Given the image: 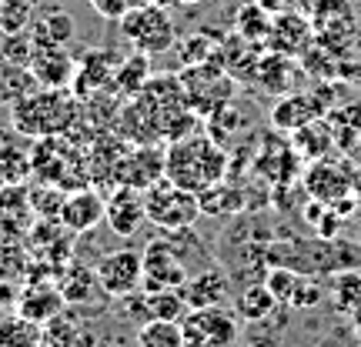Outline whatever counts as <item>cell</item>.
I'll return each mask as SVG.
<instances>
[{
	"label": "cell",
	"instance_id": "836d02e7",
	"mask_svg": "<svg viewBox=\"0 0 361 347\" xmlns=\"http://www.w3.org/2000/svg\"><path fill=\"white\" fill-rule=\"evenodd\" d=\"M40 331L44 324L13 310L7 317H0V347H40Z\"/></svg>",
	"mask_w": 361,
	"mask_h": 347
},
{
	"label": "cell",
	"instance_id": "d6a6232c",
	"mask_svg": "<svg viewBox=\"0 0 361 347\" xmlns=\"http://www.w3.org/2000/svg\"><path fill=\"white\" fill-rule=\"evenodd\" d=\"M34 87H40L30 67H20V64H11L4 53H0V107H11L17 97L30 94Z\"/></svg>",
	"mask_w": 361,
	"mask_h": 347
},
{
	"label": "cell",
	"instance_id": "1f68e13d",
	"mask_svg": "<svg viewBox=\"0 0 361 347\" xmlns=\"http://www.w3.org/2000/svg\"><path fill=\"white\" fill-rule=\"evenodd\" d=\"M331 304H335L338 314L348 317L351 310L361 308V267H341L335 270V281H331Z\"/></svg>",
	"mask_w": 361,
	"mask_h": 347
},
{
	"label": "cell",
	"instance_id": "52a82bcc",
	"mask_svg": "<svg viewBox=\"0 0 361 347\" xmlns=\"http://www.w3.org/2000/svg\"><path fill=\"white\" fill-rule=\"evenodd\" d=\"M144 214L157 231H178V227H191L201 217V201L194 191H184L168 177H161L154 187L144 191Z\"/></svg>",
	"mask_w": 361,
	"mask_h": 347
},
{
	"label": "cell",
	"instance_id": "f546056e",
	"mask_svg": "<svg viewBox=\"0 0 361 347\" xmlns=\"http://www.w3.org/2000/svg\"><path fill=\"white\" fill-rule=\"evenodd\" d=\"M324 120H328V127L335 134V147L351 151V144H358L361 137V101L345 103V107H331L324 114Z\"/></svg>",
	"mask_w": 361,
	"mask_h": 347
},
{
	"label": "cell",
	"instance_id": "8992f818",
	"mask_svg": "<svg viewBox=\"0 0 361 347\" xmlns=\"http://www.w3.org/2000/svg\"><path fill=\"white\" fill-rule=\"evenodd\" d=\"M180 334H184V347H238L241 317L231 304L191 308L180 317Z\"/></svg>",
	"mask_w": 361,
	"mask_h": 347
},
{
	"label": "cell",
	"instance_id": "f6af8a7d",
	"mask_svg": "<svg viewBox=\"0 0 361 347\" xmlns=\"http://www.w3.org/2000/svg\"><path fill=\"white\" fill-rule=\"evenodd\" d=\"M90 7H94V13L97 17H104V20H121L124 13H130L137 4H144V0H87Z\"/></svg>",
	"mask_w": 361,
	"mask_h": 347
},
{
	"label": "cell",
	"instance_id": "30bf717a",
	"mask_svg": "<svg viewBox=\"0 0 361 347\" xmlns=\"http://www.w3.org/2000/svg\"><path fill=\"white\" fill-rule=\"evenodd\" d=\"M161 177H164V144H130L117 160L114 187H134L144 194Z\"/></svg>",
	"mask_w": 361,
	"mask_h": 347
},
{
	"label": "cell",
	"instance_id": "5bb4252c",
	"mask_svg": "<svg viewBox=\"0 0 361 347\" xmlns=\"http://www.w3.org/2000/svg\"><path fill=\"white\" fill-rule=\"evenodd\" d=\"M30 264H34V258H30L24 241L0 237V308L17 304L24 284L30 281Z\"/></svg>",
	"mask_w": 361,
	"mask_h": 347
},
{
	"label": "cell",
	"instance_id": "60d3db41",
	"mask_svg": "<svg viewBox=\"0 0 361 347\" xmlns=\"http://www.w3.org/2000/svg\"><path fill=\"white\" fill-rule=\"evenodd\" d=\"M40 0H0V34H20L30 30Z\"/></svg>",
	"mask_w": 361,
	"mask_h": 347
},
{
	"label": "cell",
	"instance_id": "603a6c76",
	"mask_svg": "<svg viewBox=\"0 0 361 347\" xmlns=\"http://www.w3.org/2000/svg\"><path fill=\"white\" fill-rule=\"evenodd\" d=\"M57 287H61V294H64L67 308H71V304L84 308V304H97V301H107V294H104L101 281H97V270L87 267V264H80L78 258H74L64 270H61V274H57Z\"/></svg>",
	"mask_w": 361,
	"mask_h": 347
},
{
	"label": "cell",
	"instance_id": "f35d334b",
	"mask_svg": "<svg viewBox=\"0 0 361 347\" xmlns=\"http://www.w3.org/2000/svg\"><path fill=\"white\" fill-rule=\"evenodd\" d=\"M130 347H184L180 324L178 321H147V324H141Z\"/></svg>",
	"mask_w": 361,
	"mask_h": 347
},
{
	"label": "cell",
	"instance_id": "7a4b0ae2",
	"mask_svg": "<svg viewBox=\"0 0 361 347\" xmlns=\"http://www.w3.org/2000/svg\"><path fill=\"white\" fill-rule=\"evenodd\" d=\"M231 170V154L228 147H221L211 134H188L180 141L164 144V177L178 184L184 191L201 194L214 187L218 180L228 177Z\"/></svg>",
	"mask_w": 361,
	"mask_h": 347
},
{
	"label": "cell",
	"instance_id": "5b68a950",
	"mask_svg": "<svg viewBox=\"0 0 361 347\" xmlns=\"http://www.w3.org/2000/svg\"><path fill=\"white\" fill-rule=\"evenodd\" d=\"M121 34L130 44V51H141L147 57H161L171 47H178V27L168 7H154V4H137L130 13H124L121 20Z\"/></svg>",
	"mask_w": 361,
	"mask_h": 347
},
{
	"label": "cell",
	"instance_id": "7dc6e473",
	"mask_svg": "<svg viewBox=\"0 0 361 347\" xmlns=\"http://www.w3.org/2000/svg\"><path fill=\"white\" fill-rule=\"evenodd\" d=\"M348 317H351V334H355V341H358V347H361V308L351 310Z\"/></svg>",
	"mask_w": 361,
	"mask_h": 347
},
{
	"label": "cell",
	"instance_id": "4fadbf2b",
	"mask_svg": "<svg viewBox=\"0 0 361 347\" xmlns=\"http://www.w3.org/2000/svg\"><path fill=\"white\" fill-rule=\"evenodd\" d=\"M314 44V24H311L308 13L301 11H278L271 17V30H268V51L288 53V57H301Z\"/></svg>",
	"mask_w": 361,
	"mask_h": 347
},
{
	"label": "cell",
	"instance_id": "7402d4cb",
	"mask_svg": "<svg viewBox=\"0 0 361 347\" xmlns=\"http://www.w3.org/2000/svg\"><path fill=\"white\" fill-rule=\"evenodd\" d=\"M34 207L24 184H7L0 187V237L24 241L27 231L34 227Z\"/></svg>",
	"mask_w": 361,
	"mask_h": 347
},
{
	"label": "cell",
	"instance_id": "4dcf8cb0",
	"mask_svg": "<svg viewBox=\"0 0 361 347\" xmlns=\"http://www.w3.org/2000/svg\"><path fill=\"white\" fill-rule=\"evenodd\" d=\"M34 170H30V151L20 141H0V187L7 184H24Z\"/></svg>",
	"mask_w": 361,
	"mask_h": 347
},
{
	"label": "cell",
	"instance_id": "ba28073f",
	"mask_svg": "<svg viewBox=\"0 0 361 347\" xmlns=\"http://www.w3.org/2000/svg\"><path fill=\"white\" fill-rule=\"evenodd\" d=\"M144 264V291H164V287H184V281L191 277L188 264L180 260V254L174 251V244L168 241V234L161 231L157 237L147 241V247L141 251Z\"/></svg>",
	"mask_w": 361,
	"mask_h": 347
},
{
	"label": "cell",
	"instance_id": "ab89813d",
	"mask_svg": "<svg viewBox=\"0 0 361 347\" xmlns=\"http://www.w3.org/2000/svg\"><path fill=\"white\" fill-rule=\"evenodd\" d=\"M178 51H180V67L204 64V61H218L221 37H214L211 30H197V34H191V37L180 40Z\"/></svg>",
	"mask_w": 361,
	"mask_h": 347
},
{
	"label": "cell",
	"instance_id": "c3c4849f",
	"mask_svg": "<svg viewBox=\"0 0 361 347\" xmlns=\"http://www.w3.org/2000/svg\"><path fill=\"white\" fill-rule=\"evenodd\" d=\"M247 347H281V341H278L274 334H268V337H255Z\"/></svg>",
	"mask_w": 361,
	"mask_h": 347
},
{
	"label": "cell",
	"instance_id": "681fc988",
	"mask_svg": "<svg viewBox=\"0 0 361 347\" xmlns=\"http://www.w3.org/2000/svg\"><path fill=\"white\" fill-rule=\"evenodd\" d=\"M207 0H174V7H201Z\"/></svg>",
	"mask_w": 361,
	"mask_h": 347
},
{
	"label": "cell",
	"instance_id": "7c38bea8",
	"mask_svg": "<svg viewBox=\"0 0 361 347\" xmlns=\"http://www.w3.org/2000/svg\"><path fill=\"white\" fill-rule=\"evenodd\" d=\"M301 180H305V194H308L311 201H322L328 207H335L338 201L351 197V187H355L351 170L345 164H338V160H328V157L311 160Z\"/></svg>",
	"mask_w": 361,
	"mask_h": 347
},
{
	"label": "cell",
	"instance_id": "816d5d0a",
	"mask_svg": "<svg viewBox=\"0 0 361 347\" xmlns=\"http://www.w3.org/2000/svg\"><path fill=\"white\" fill-rule=\"evenodd\" d=\"M0 141H4V130H0Z\"/></svg>",
	"mask_w": 361,
	"mask_h": 347
},
{
	"label": "cell",
	"instance_id": "9c48e42d",
	"mask_svg": "<svg viewBox=\"0 0 361 347\" xmlns=\"http://www.w3.org/2000/svg\"><path fill=\"white\" fill-rule=\"evenodd\" d=\"M94 270H97V281H101L104 294L114 297V301L141 291V284H144L141 251H134V247H117L111 254H101Z\"/></svg>",
	"mask_w": 361,
	"mask_h": 347
},
{
	"label": "cell",
	"instance_id": "cb8c5ba5",
	"mask_svg": "<svg viewBox=\"0 0 361 347\" xmlns=\"http://www.w3.org/2000/svg\"><path fill=\"white\" fill-rule=\"evenodd\" d=\"M298 74H301V64H295V57L278 53V51H264L258 61V70H255V84H258L264 94L281 97L288 90H295Z\"/></svg>",
	"mask_w": 361,
	"mask_h": 347
},
{
	"label": "cell",
	"instance_id": "8d00e7d4",
	"mask_svg": "<svg viewBox=\"0 0 361 347\" xmlns=\"http://www.w3.org/2000/svg\"><path fill=\"white\" fill-rule=\"evenodd\" d=\"M147 314L151 321H178L188 314V301L180 294V287H164V291H144Z\"/></svg>",
	"mask_w": 361,
	"mask_h": 347
},
{
	"label": "cell",
	"instance_id": "277c9868",
	"mask_svg": "<svg viewBox=\"0 0 361 347\" xmlns=\"http://www.w3.org/2000/svg\"><path fill=\"white\" fill-rule=\"evenodd\" d=\"M178 80L184 87L188 107L194 114L207 120L211 114H218L224 103H231L238 97V80L221 67V61H204V64H188L178 70Z\"/></svg>",
	"mask_w": 361,
	"mask_h": 347
},
{
	"label": "cell",
	"instance_id": "ee69618b",
	"mask_svg": "<svg viewBox=\"0 0 361 347\" xmlns=\"http://www.w3.org/2000/svg\"><path fill=\"white\" fill-rule=\"evenodd\" d=\"M324 297H328V291H324L322 284H318V277H311V274H301V281H298V287H295V297H291V304H288V308L311 310V308H318Z\"/></svg>",
	"mask_w": 361,
	"mask_h": 347
},
{
	"label": "cell",
	"instance_id": "2e32d148",
	"mask_svg": "<svg viewBox=\"0 0 361 347\" xmlns=\"http://www.w3.org/2000/svg\"><path fill=\"white\" fill-rule=\"evenodd\" d=\"M104 204H107V197L94 184L67 191L64 207H61V227L67 234H90L104 220Z\"/></svg>",
	"mask_w": 361,
	"mask_h": 347
},
{
	"label": "cell",
	"instance_id": "b9f144b4",
	"mask_svg": "<svg viewBox=\"0 0 361 347\" xmlns=\"http://www.w3.org/2000/svg\"><path fill=\"white\" fill-rule=\"evenodd\" d=\"M298 281H301V270L288 267V264H271V267L264 270V284H268V291L274 294L278 304H291Z\"/></svg>",
	"mask_w": 361,
	"mask_h": 347
},
{
	"label": "cell",
	"instance_id": "83f0119b",
	"mask_svg": "<svg viewBox=\"0 0 361 347\" xmlns=\"http://www.w3.org/2000/svg\"><path fill=\"white\" fill-rule=\"evenodd\" d=\"M278 308H281V304L274 301V294L268 291V284L264 281L245 284V287H238V294H234V310H238V317L247 321V324L268 321Z\"/></svg>",
	"mask_w": 361,
	"mask_h": 347
},
{
	"label": "cell",
	"instance_id": "4316f807",
	"mask_svg": "<svg viewBox=\"0 0 361 347\" xmlns=\"http://www.w3.org/2000/svg\"><path fill=\"white\" fill-rule=\"evenodd\" d=\"M291 137V147L298 151V157L301 160H322V157H328L331 151H335V134H331V127H328V120L324 117H318V120H311V124H305V127H298L288 134Z\"/></svg>",
	"mask_w": 361,
	"mask_h": 347
},
{
	"label": "cell",
	"instance_id": "d6986e66",
	"mask_svg": "<svg viewBox=\"0 0 361 347\" xmlns=\"http://www.w3.org/2000/svg\"><path fill=\"white\" fill-rule=\"evenodd\" d=\"M104 220L117 237H134L147 220L144 214V194L134 187H111L107 204H104Z\"/></svg>",
	"mask_w": 361,
	"mask_h": 347
},
{
	"label": "cell",
	"instance_id": "9a60e30c",
	"mask_svg": "<svg viewBox=\"0 0 361 347\" xmlns=\"http://www.w3.org/2000/svg\"><path fill=\"white\" fill-rule=\"evenodd\" d=\"M324 117V101L322 94H301V90H288L278 101L271 103L268 120L278 134H291V130L305 127L311 120Z\"/></svg>",
	"mask_w": 361,
	"mask_h": 347
},
{
	"label": "cell",
	"instance_id": "8fae6325",
	"mask_svg": "<svg viewBox=\"0 0 361 347\" xmlns=\"http://www.w3.org/2000/svg\"><path fill=\"white\" fill-rule=\"evenodd\" d=\"M255 174L271 187H288L301 174V157L291 147L288 134H281V137L264 134L261 137V151L255 154Z\"/></svg>",
	"mask_w": 361,
	"mask_h": 347
},
{
	"label": "cell",
	"instance_id": "bcb514c9",
	"mask_svg": "<svg viewBox=\"0 0 361 347\" xmlns=\"http://www.w3.org/2000/svg\"><path fill=\"white\" fill-rule=\"evenodd\" d=\"M295 4H298V11L308 13L311 20H314V17H322L328 7H335V0H295Z\"/></svg>",
	"mask_w": 361,
	"mask_h": 347
},
{
	"label": "cell",
	"instance_id": "44dd1931",
	"mask_svg": "<svg viewBox=\"0 0 361 347\" xmlns=\"http://www.w3.org/2000/svg\"><path fill=\"white\" fill-rule=\"evenodd\" d=\"M121 57H114V51H87L78 57V70H74V80H71V90L78 94L80 101H87L94 94L111 87L114 80V67Z\"/></svg>",
	"mask_w": 361,
	"mask_h": 347
},
{
	"label": "cell",
	"instance_id": "3957f363",
	"mask_svg": "<svg viewBox=\"0 0 361 347\" xmlns=\"http://www.w3.org/2000/svg\"><path fill=\"white\" fill-rule=\"evenodd\" d=\"M80 120V97L71 87H34L11 103V127L24 141L71 134Z\"/></svg>",
	"mask_w": 361,
	"mask_h": 347
},
{
	"label": "cell",
	"instance_id": "d590c367",
	"mask_svg": "<svg viewBox=\"0 0 361 347\" xmlns=\"http://www.w3.org/2000/svg\"><path fill=\"white\" fill-rule=\"evenodd\" d=\"M271 17L274 13L264 11L258 0H247L245 7L238 11V20H234V30L241 34L245 40H251V44H268V30H271Z\"/></svg>",
	"mask_w": 361,
	"mask_h": 347
},
{
	"label": "cell",
	"instance_id": "e575fe53",
	"mask_svg": "<svg viewBox=\"0 0 361 347\" xmlns=\"http://www.w3.org/2000/svg\"><path fill=\"white\" fill-rule=\"evenodd\" d=\"M40 347H94V337L78 327L74 321H67L64 314L44 324L40 331Z\"/></svg>",
	"mask_w": 361,
	"mask_h": 347
},
{
	"label": "cell",
	"instance_id": "74e56055",
	"mask_svg": "<svg viewBox=\"0 0 361 347\" xmlns=\"http://www.w3.org/2000/svg\"><path fill=\"white\" fill-rule=\"evenodd\" d=\"M27 194H30V207H34V217L37 220H61V207H64V197H67L64 187L34 180V187H27Z\"/></svg>",
	"mask_w": 361,
	"mask_h": 347
},
{
	"label": "cell",
	"instance_id": "f907efd6",
	"mask_svg": "<svg viewBox=\"0 0 361 347\" xmlns=\"http://www.w3.org/2000/svg\"><path fill=\"white\" fill-rule=\"evenodd\" d=\"M144 4H154V7H174V0H144Z\"/></svg>",
	"mask_w": 361,
	"mask_h": 347
},
{
	"label": "cell",
	"instance_id": "ffe728a7",
	"mask_svg": "<svg viewBox=\"0 0 361 347\" xmlns=\"http://www.w3.org/2000/svg\"><path fill=\"white\" fill-rule=\"evenodd\" d=\"M180 294L188 301V310L191 308H218V304H231V277L221 264H211V267L191 274Z\"/></svg>",
	"mask_w": 361,
	"mask_h": 347
},
{
	"label": "cell",
	"instance_id": "f1b7e54d",
	"mask_svg": "<svg viewBox=\"0 0 361 347\" xmlns=\"http://www.w3.org/2000/svg\"><path fill=\"white\" fill-rule=\"evenodd\" d=\"M151 61H154V57H147V53H141V51H130L128 57H121L117 67H114V80H111V87H114L124 101L134 97V94L151 80V74H154Z\"/></svg>",
	"mask_w": 361,
	"mask_h": 347
},
{
	"label": "cell",
	"instance_id": "ac0fdd59",
	"mask_svg": "<svg viewBox=\"0 0 361 347\" xmlns=\"http://www.w3.org/2000/svg\"><path fill=\"white\" fill-rule=\"evenodd\" d=\"M27 67H30V74L40 87H71L74 70H78V57L67 47H57V44H34Z\"/></svg>",
	"mask_w": 361,
	"mask_h": 347
},
{
	"label": "cell",
	"instance_id": "e0dca14e",
	"mask_svg": "<svg viewBox=\"0 0 361 347\" xmlns=\"http://www.w3.org/2000/svg\"><path fill=\"white\" fill-rule=\"evenodd\" d=\"M13 308H17V314H24L30 321L47 324V321H54V317L64 314L67 301H64V294H61L57 281H51V277H30V281L24 284V291H20V297H17Z\"/></svg>",
	"mask_w": 361,
	"mask_h": 347
},
{
	"label": "cell",
	"instance_id": "7bdbcfd3",
	"mask_svg": "<svg viewBox=\"0 0 361 347\" xmlns=\"http://www.w3.org/2000/svg\"><path fill=\"white\" fill-rule=\"evenodd\" d=\"M0 53H4L11 64L27 67L30 64V53H34V37H30V30H20V34H4V40H0Z\"/></svg>",
	"mask_w": 361,
	"mask_h": 347
},
{
	"label": "cell",
	"instance_id": "6da1fadb",
	"mask_svg": "<svg viewBox=\"0 0 361 347\" xmlns=\"http://www.w3.org/2000/svg\"><path fill=\"white\" fill-rule=\"evenodd\" d=\"M201 124L204 120L188 107L178 74H151V80L124 101L117 134L130 144H171L197 134Z\"/></svg>",
	"mask_w": 361,
	"mask_h": 347
},
{
	"label": "cell",
	"instance_id": "484cf974",
	"mask_svg": "<svg viewBox=\"0 0 361 347\" xmlns=\"http://www.w3.org/2000/svg\"><path fill=\"white\" fill-rule=\"evenodd\" d=\"M74 34H78V20L67 11H61V7H51V11L37 7L34 20H30V37H34V44L67 47V44L74 40Z\"/></svg>",
	"mask_w": 361,
	"mask_h": 347
},
{
	"label": "cell",
	"instance_id": "d4e9b609",
	"mask_svg": "<svg viewBox=\"0 0 361 347\" xmlns=\"http://www.w3.org/2000/svg\"><path fill=\"white\" fill-rule=\"evenodd\" d=\"M201 201V214L204 217H238V214H247V191L241 184H231L224 177L218 180L214 187L197 194Z\"/></svg>",
	"mask_w": 361,
	"mask_h": 347
}]
</instances>
